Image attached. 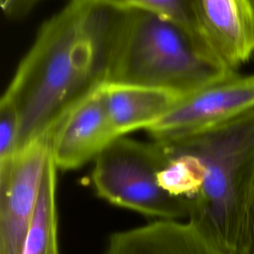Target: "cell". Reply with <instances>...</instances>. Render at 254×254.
Wrapping results in <instances>:
<instances>
[{
    "instance_id": "cell-12",
    "label": "cell",
    "mask_w": 254,
    "mask_h": 254,
    "mask_svg": "<svg viewBox=\"0 0 254 254\" xmlns=\"http://www.w3.org/2000/svg\"><path fill=\"white\" fill-rule=\"evenodd\" d=\"M160 143V142H159ZM168 154V162L158 173L159 186L172 195L193 198L201 190L204 167L194 155L160 143Z\"/></svg>"
},
{
    "instance_id": "cell-1",
    "label": "cell",
    "mask_w": 254,
    "mask_h": 254,
    "mask_svg": "<svg viewBox=\"0 0 254 254\" xmlns=\"http://www.w3.org/2000/svg\"><path fill=\"white\" fill-rule=\"evenodd\" d=\"M114 15L94 0H68L42 24L0 101L18 117V150L105 81Z\"/></svg>"
},
{
    "instance_id": "cell-10",
    "label": "cell",
    "mask_w": 254,
    "mask_h": 254,
    "mask_svg": "<svg viewBox=\"0 0 254 254\" xmlns=\"http://www.w3.org/2000/svg\"><path fill=\"white\" fill-rule=\"evenodd\" d=\"M107 111L118 137L136 130H148L174 107L184 95L138 84H101Z\"/></svg>"
},
{
    "instance_id": "cell-6",
    "label": "cell",
    "mask_w": 254,
    "mask_h": 254,
    "mask_svg": "<svg viewBox=\"0 0 254 254\" xmlns=\"http://www.w3.org/2000/svg\"><path fill=\"white\" fill-rule=\"evenodd\" d=\"M254 108V75L236 72L184 96L146 130L154 141L191 136Z\"/></svg>"
},
{
    "instance_id": "cell-7",
    "label": "cell",
    "mask_w": 254,
    "mask_h": 254,
    "mask_svg": "<svg viewBox=\"0 0 254 254\" xmlns=\"http://www.w3.org/2000/svg\"><path fill=\"white\" fill-rule=\"evenodd\" d=\"M190 28L196 41L229 69L254 55L251 0H189Z\"/></svg>"
},
{
    "instance_id": "cell-5",
    "label": "cell",
    "mask_w": 254,
    "mask_h": 254,
    "mask_svg": "<svg viewBox=\"0 0 254 254\" xmlns=\"http://www.w3.org/2000/svg\"><path fill=\"white\" fill-rule=\"evenodd\" d=\"M52 156L47 134L0 162V254H22Z\"/></svg>"
},
{
    "instance_id": "cell-17",
    "label": "cell",
    "mask_w": 254,
    "mask_h": 254,
    "mask_svg": "<svg viewBox=\"0 0 254 254\" xmlns=\"http://www.w3.org/2000/svg\"><path fill=\"white\" fill-rule=\"evenodd\" d=\"M252 1V3H253V5H254V0H251Z\"/></svg>"
},
{
    "instance_id": "cell-4",
    "label": "cell",
    "mask_w": 254,
    "mask_h": 254,
    "mask_svg": "<svg viewBox=\"0 0 254 254\" xmlns=\"http://www.w3.org/2000/svg\"><path fill=\"white\" fill-rule=\"evenodd\" d=\"M168 159L157 141L120 137L93 160L91 181L95 192L114 205L147 216L189 219L191 200L172 195L158 184L157 175Z\"/></svg>"
},
{
    "instance_id": "cell-2",
    "label": "cell",
    "mask_w": 254,
    "mask_h": 254,
    "mask_svg": "<svg viewBox=\"0 0 254 254\" xmlns=\"http://www.w3.org/2000/svg\"><path fill=\"white\" fill-rule=\"evenodd\" d=\"M234 72L180 24L148 12L115 11L105 81L186 96Z\"/></svg>"
},
{
    "instance_id": "cell-13",
    "label": "cell",
    "mask_w": 254,
    "mask_h": 254,
    "mask_svg": "<svg viewBox=\"0 0 254 254\" xmlns=\"http://www.w3.org/2000/svg\"><path fill=\"white\" fill-rule=\"evenodd\" d=\"M115 11H142L174 21L191 35L189 21V0H94ZM193 36V35H192ZM195 39V38H194ZM196 40V39H195Z\"/></svg>"
},
{
    "instance_id": "cell-15",
    "label": "cell",
    "mask_w": 254,
    "mask_h": 254,
    "mask_svg": "<svg viewBox=\"0 0 254 254\" xmlns=\"http://www.w3.org/2000/svg\"><path fill=\"white\" fill-rule=\"evenodd\" d=\"M235 251L237 254H254V178L244 203Z\"/></svg>"
},
{
    "instance_id": "cell-11",
    "label": "cell",
    "mask_w": 254,
    "mask_h": 254,
    "mask_svg": "<svg viewBox=\"0 0 254 254\" xmlns=\"http://www.w3.org/2000/svg\"><path fill=\"white\" fill-rule=\"evenodd\" d=\"M57 171L54 156L46 168L36 210L22 254H60L58 241Z\"/></svg>"
},
{
    "instance_id": "cell-8",
    "label": "cell",
    "mask_w": 254,
    "mask_h": 254,
    "mask_svg": "<svg viewBox=\"0 0 254 254\" xmlns=\"http://www.w3.org/2000/svg\"><path fill=\"white\" fill-rule=\"evenodd\" d=\"M101 84L79 99L51 132L58 169L80 168L120 138L111 123Z\"/></svg>"
},
{
    "instance_id": "cell-14",
    "label": "cell",
    "mask_w": 254,
    "mask_h": 254,
    "mask_svg": "<svg viewBox=\"0 0 254 254\" xmlns=\"http://www.w3.org/2000/svg\"><path fill=\"white\" fill-rule=\"evenodd\" d=\"M19 121L15 111L0 104V162L10 159L18 151Z\"/></svg>"
},
{
    "instance_id": "cell-3",
    "label": "cell",
    "mask_w": 254,
    "mask_h": 254,
    "mask_svg": "<svg viewBox=\"0 0 254 254\" xmlns=\"http://www.w3.org/2000/svg\"><path fill=\"white\" fill-rule=\"evenodd\" d=\"M160 143L190 153L202 163L204 181L190 199L189 219L235 250L244 203L254 178V108L203 132Z\"/></svg>"
},
{
    "instance_id": "cell-9",
    "label": "cell",
    "mask_w": 254,
    "mask_h": 254,
    "mask_svg": "<svg viewBox=\"0 0 254 254\" xmlns=\"http://www.w3.org/2000/svg\"><path fill=\"white\" fill-rule=\"evenodd\" d=\"M104 254H237L206 230L188 219H161L118 231L108 239Z\"/></svg>"
},
{
    "instance_id": "cell-16",
    "label": "cell",
    "mask_w": 254,
    "mask_h": 254,
    "mask_svg": "<svg viewBox=\"0 0 254 254\" xmlns=\"http://www.w3.org/2000/svg\"><path fill=\"white\" fill-rule=\"evenodd\" d=\"M43 0H2L3 13L10 19H20L28 15Z\"/></svg>"
}]
</instances>
